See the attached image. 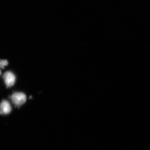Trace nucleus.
Listing matches in <instances>:
<instances>
[{
    "label": "nucleus",
    "instance_id": "4",
    "mask_svg": "<svg viewBox=\"0 0 150 150\" xmlns=\"http://www.w3.org/2000/svg\"><path fill=\"white\" fill-rule=\"evenodd\" d=\"M8 65V62L6 60L0 59V67L2 69H4L5 66Z\"/></svg>",
    "mask_w": 150,
    "mask_h": 150
},
{
    "label": "nucleus",
    "instance_id": "3",
    "mask_svg": "<svg viewBox=\"0 0 150 150\" xmlns=\"http://www.w3.org/2000/svg\"><path fill=\"white\" fill-rule=\"evenodd\" d=\"M12 110L10 103L8 101L3 100L0 104V114L2 115L8 114Z\"/></svg>",
    "mask_w": 150,
    "mask_h": 150
},
{
    "label": "nucleus",
    "instance_id": "2",
    "mask_svg": "<svg viewBox=\"0 0 150 150\" xmlns=\"http://www.w3.org/2000/svg\"><path fill=\"white\" fill-rule=\"evenodd\" d=\"M3 78L7 88L12 87L16 81V76L11 72H6L3 75Z\"/></svg>",
    "mask_w": 150,
    "mask_h": 150
},
{
    "label": "nucleus",
    "instance_id": "5",
    "mask_svg": "<svg viewBox=\"0 0 150 150\" xmlns=\"http://www.w3.org/2000/svg\"><path fill=\"white\" fill-rule=\"evenodd\" d=\"M1 70H0V75H1Z\"/></svg>",
    "mask_w": 150,
    "mask_h": 150
},
{
    "label": "nucleus",
    "instance_id": "1",
    "mask_svg": "<svg viewBox=\"0 0 150 150\" xmlns=\"http://www.w3.org/2000/svg\"><path fill=\"white\" fill-rule=\"evenodd\" d=\"M11 100L15 105L20 107L25 103L26 101V96L22 93H15L11 97Z\"/></svg>",
    "mask_w": 150,
    "mask_h": 150
}]
</instances>
